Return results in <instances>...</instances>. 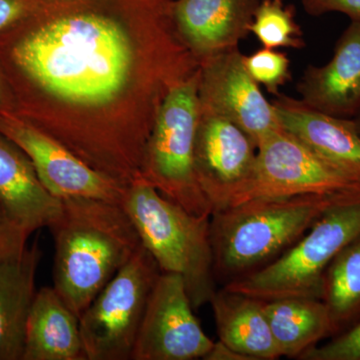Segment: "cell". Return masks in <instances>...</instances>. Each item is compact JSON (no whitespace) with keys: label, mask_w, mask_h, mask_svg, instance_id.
<instances>
[{"label":"cell","mask_w":360,"mask_h":360,"mask_svg":"<svg viewBox=\"0 0 360 360\" xmlns=\"http://www.w3.org/2000/svg\"><path fill=\"white\" fill-rule=\"evenodd\" d=\"M0 58L28 84L70 103H110L124 86L131 49L122 25L94 11H75L20 30Z\"/></svg>","instance_id":"6da1fadb"},{"label":"cell","mask_w":360,"mask_h":360,"mask_svg":"<svg viewBox=\"0 0 360 360\" xmlns=\"http://www.w3.org/2000/svg\"><path fill=\"white\" fill-rule=\"evenodd\" d=\"M52 222L53 288L78 317L141 248L139 232L122 203L63 198Z\"/></svg>","instance_id":"7a4b0ae2"},{"label":"cell","mask_w":360,"mask_h":360,"mask_svg":"<svg viewBox=\"0 0 360 360\" xmlns=\"http://www.w3.org/2000/svg\"><path fill=\"white\" fill-rule=\"evenodd\" d=\"M359 198H257L213 212L215 277L229 283L262 269L295 245L328 208Z\"/></svg>","instance_id":"3957f363"},{"label":"cell","mask_w":360,"mask_h":360,"mask_svg":"<svg viewBox=\"0 0 360 360\" xmlns=\"http://www.w3.org/2000/svg\"><path fill=\"white\" fill-rule=\"evenodd\" d=\"M123 206L160 271L181 277L194 310L210 303L217 292L212 215L187 212L141 179L129 184Z\"/></svg>","instance_id":"277c9868"},{"label":"cell","mask_w":360,"mask_h":360,"mask_svg":"<svg viewBox=\"0 0 360 360\" xmlns=\"http://www.w3.org/2000/svg\"><path fill=\"white\" fill-rule=\"evenodd\" d=\"M359 236L360 198L328 208L285 252L224 288L264 302L292 296L322 300L329 264Z\"/></svg>","instance_id":"5b68a950"},{"label":"cell","mask_w":360,"mask_h":360,"mask_svg":"<svg viewBox=\"0 0 360 360\" xmlns=\"http://www.w3.org/2000/svg\"><path fill=\"white\" fill-rule=\"evenodd\" d=\"M200 118L198 73L170 89L156 115L139 179L193 214L212 215L194 165Z\"/></svg>","instance_id":"8992f818"},{"label":"cell","mask_w":360,"mask_h":360,"mask_svg":"<svg viewBox=\"0 0 360 360\" xmlns=\"http://www.w3.org/2000/svg\"><path fill=\"white\" fill-rule=\"evenodd\" d=\"M161 274L143 245L79 317L87 360H129L149 295Z\"/></svg>","instance_id":"52a82bcc"},{"label":"cell","mask_w":360,"mask_h":360,"mask_svg":"<svg viewBox=\"0 0 360 360\" xmlns=\"http://www.w3.org/2000/svg\"><path fill=\"white\" fill-rule=\"evenodd\" d=\"M304 194L360 196V182L343 174L290 132L278 127L258 142L253 174L227 207L257 198Z\"/></svg>","instance_id":"ba28073f"},{"label":"cell","mask_w":360,"mask_h":360,"mask_svg":"<svg viewBox=\"0 0 360 360\" xmlns=\"http://www.w3.org/2000/svg\"><path fill=\"white\" fill-rule=\"evenodd\" d=\"M0 134L28 156L45 188L59 200L89 198L124 202L129 184L89 167L25 118L13 113L0 116Z\"/></svg>","instance_id":"9c48e42d"},{"label":"cell","mask_w":360,"mask_h":360,"mask_svg":"<svg viewBox=\"0 0 360 360\" xmlns=\"http://www.w3.org/2000/svg\"><path fill=\"white\" fill-rule=\"evenodd\" d=\"M193 311L181 277L161 272L149 295L131 359H205L214 341Z\"/></svg>","instance_id":"30bf717a"},{"label":"cell","mask_w":360,"mask_h":360,"mask_svg":"<svg viewBox=\"0 0 360 360\" xmlns=\"http://www.w3.org/2000/svg\"><path fill=\"white\" fill-rule=\"evenodd\" d=\"M257 155V143L245 130L227 118L200 110L194 165L201 191L213 212L231 205L248 184Z\"/></svg>","instance_id":"8fae6325"},{"label":"cell","mask_w":360,"mask_h":360,"mask_svg":"<svg viewBox=\"0 0 360 360\" xmlns=\"http://www.w3.org/2000/svg\"><path fill=\"white\" fill-rule=\"evenodd\" d=\"M238 49L224 52L202 63L198 73L200 111L227 118L257 143L281 127L274 105L250 77Z\"/></svg>","instance_id":"7c38bea8"},{"label":"cell","mask_w":360,"mask_h":360,"mask_svg":"<svg viewBox=\"0 0 360 360\" xmlns=\"http://www.w3.org/2000/svg\"><path fill=\"white\" fill-rule=\"evenodd\" d=\"M262 0H175L174 18L180 37L201 63L238 49L250 34Z\"/></svg>","instance_id":"4fadbf2b"},{"label":"cell","mask_w":360,"mask_h":360,"mask_svg":"<svg viewBox=\"0 0 360 360\" xmlns=\"http://www.w3.org/2000/svg\"><path fill=\"white\" fill-rule=\"evenodd\" d=\"M271 103L281 129L360 182V134L354 120L326 115L281 94Z\"/></svg>","instance_id":"5bb4252c"},{"label":"cell","mask_w":360,"mask_h":360,"mask_svg":"<svg viewBox=\"0 0 360 360\" xmlns=\"http://www.w3.org/2000/svg\"><path fill=\"white\" fill-rule=\"evenodd\" d=\"M303 103L336 117L352 120L360 111V22L352 21L323 66L310 65L297 86Z\"/></svg>","instance_id":"9a60e30c"},{"label":"cell","mask_w":360,"mask_h":360,"mask_svg":"<svg viewBox=\"0 0 360 360\" xmlns=\"http://www.w3.org/2000/svg\"><path fill=\"white\" fill-rule=\"evenodd\" d=\"M0 202L32 234L49 226L60 214L63 201L52 195L28 156L0 134Z\"/></svg>","instance_id":"2e32d148"},{"label":"cell","mask_w":360,"mask_h":360,"mask_svg":"<svg viewBox=\"0 0 360 360\" xmlns=\"http://www.w3.org/2000/svg\"><path fill=\"white\" fill-rule=\"evenodd\" d=\"M22 360H87L79 317L53 286H44L35 293Z\"/></svg>","instance_id":"e0dca14e"},{"label":"cell","mask_w":360,"mask_h":360,"mask_svg":"<svg viewBox=\"0 0 360 360\" xmlns=\"http://www.w3.org/2000/svg\"><path fill=\"white\" fill-rule=\"evenodd\" d=\"M41 255L35 241L18 257L0 264V360H22Z\"/></svg>","instance_id":"ac0fdd59"},{"label":"cell","mask_w":360,"mask_h":360,"mask_svg":"<svg viewBox=\"0 0 360 360\" xmlns=\"http://www.w3.org/2000/svg\"><path fill=\"white\" fill-rule=\"evenodd\" d=\"M210 303L220 342L250 360L281 357L265 316L264 300L224 288Z\"/></svg>","instance_id":"d6986e66"},{"label":"cell","mask_w":360,"mask_h":360,"mask_svg":"<svg viewBox=\"0 0 360 360\" xmlns=\"http://www.w3.org/2000/svg\"><path fill=\"white\" fill-rule=\"evenodd\" d=\"M264 310L281 357L298 359L331 336L328 309L319 298L292 296L265 300Z\"/></svg>","instance_id":"ffe728a7"},{"label":"cell","mask_w":360,"mask_h":360,"mask_svg":"<svg viewBox=\"0 0 360 360\" xmlns=\"http://www.w3.org/2000/svg\"><path fill=\"white\" fill-rule=\"evenodd\" d=\"M322 302L328 309L331 336L360 319V236L336 255L324 274Z\"/></svg>","instance_id":"44dd1931"},{"label":"cell","mask_w":360,"mask_h":360,"mask_svg":"<svg viewBox=\"0 0 360 360\" xmlns=\"http://www.w3.org/2000/svg\"><path fill=\"white\" fill-rule=\"evenodd\" d=\"M250 33L267 49H302L303 32L295 20V9L284 0H262L258 4Z\"/></svg>","instance_id":"7402d4cb"},{"label":"cell","mask_w":360,"mask_h":360,"mask_svg":"<svg viewBox=\"0 0 360 360\" xmlns=\"http://www.w3.org/2000/svg\"><path fill=\"white\" fill-rule=\"evenodd\" d=\"M243 59L250 77L274 96L279 94V89L291 80L290 59L285 52L262 46Z\"/></svg>","instance_id":"603a6c76"},{"label":"cell","mask_w":360,"mask_h":360,"mask_svg":"<svg viewBox=\"0 0 360 360\" xmlns=\"http://www.w3.org/2000/svg\"><path fill=\"white\" fill-rule=\"evenodd\" d=\"M321 347L309 348L297 359L360 360V319Z\"/></svg>","instance_id":"cb8c5ba5"},{"label":"cell","mask_w":360,"mask_h":360,"mask_svg":"<svg viewBox=\"0 0 360 360\" xmlns=\"http://www.w3.org/2000/svg\"><path fill=\"white\" fill-rule=\"evenodd\" d=\"M30 236L0 202V264L20 255Z\"/></svg>","instance_id":"d4e9b609"},{"label":"cell","mask_w":360,"mask_h":360,"mask_svg":"<svg viewBox=\"0 0 360 360\" xmlns=\"http://www.w3.org/2000/svg\"><path fill=\"white\" fill-rule=\"evenodd\" d=\"M40 4L32 0H0V35L37 13Z\"/></svg>","instance_id":"484cf974"},{"label":"cell","mask_w":360,"mask_h":360,"mask_svg":"<svg viewBox=\"0 0 360 360\" xmlns=\"http://www.w3.org/2000/svg\"><path fill=\"white\" fill-rule=\"evenodd\" d=\"M304 11L312 16L340 13L360 22V0H302Z\"/></svg>","instance_id":"4316f807"},{"label":"cell","mask_w":360,"mask_h":360,"mask_svg":"<svg viewBox=\"0 0 360 360\" xmlns=\"http://www.w3.org/2000/svg\"><path fill=\"white\" fill-rule=\"evenodd\" d=\"M205 360H250L245 355L239 354L224 343L217 341L214 342L212 350L205 357Z\"/></svg>","instance_id":"83f0119b"},{"label":"cell","mask_w":360,"mask_h":360,"mask_svg":"<svg viewBox=\"0 0 360 360\" xmlns=\"http://www.w3.org/2000/svg\"><path fill=\"white\" fill-rule=\"evenodd\" d=\"M4 105H6V94H4V84H2L1 75H0V116L11 113L6 110Z\"/></svg>","instance_id":"f1b7e54d"},{"label":"cell","mask_w":360,"mask_h":360,"mask_svg":"<svg viewBox=\"0 0 360 360\" xmlns=\"http://www.w3.org/2000/svg\"><path fill=\"white\" fill-rule=\"evenodd\" d=\"M352 120H354L355 125H356V129H357V130H359V132L360 134V111H359V115L355 116L354 118H352Z\"/></svg>","instance_id":"f546056e"},{"label":"cell","mask_w":360,"mask_h":360,"mask_svg":"<svg viewBox=\"0 0 360 360\" xmlns=\"http://www.w3.org/2000/svg\"><path fill=\"white\" fill-rule=\"evenodd\" d=\"M32 1L37 2V4H41V0H32Z\"/></svg>","instance_id":"4dcf8cb0"}]
</instances>
